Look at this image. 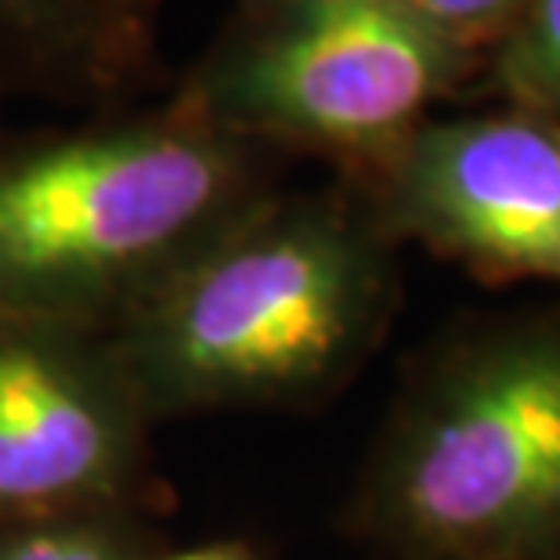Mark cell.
I'll use <instances>...</instances> for the list:
<instances>
[{
  "label": "cell",
  "instance_id": "1",
  "mask_svg": "<svg viewBox=\"0 0 560 560\" xmlns=\"http://www.w3.org/2000/svg\"><path fill=\"white\" fill-rule=\"evenodd\" d=\"M390 240L343 196L271 192L109 332L149 420L340 387L384 337Z\"/></svg>",
  "mask_w": 560,
  "mask_h": 560
},
{
  "label": "cell",
  "instance_id": "12",
  "mask_svg": "<svg viewBox=\"0 0 560 560\" xmlns=\"http://www.w3.org/2000/svg\"><path fill=\"white\" fill-rule=\"evenodd\" d=\"M279 4H296V0H243V11H257V8H279Z\"/></svg>",
  "mask_w": 560,
  "mask_h": 560
},
{
  "label": "cell",
  "instance_id": "9",
  "mask_svg": "<svg viewBox=\"0 0 560 560\" xmlns=\"http://www.w3.org/2000/svg\"><path fill=\"white\" fill-rule=\"evenodd\" d=\"M499 40L495 77L514 109L560 127V0H528Z\"/></svg>",
  "mask_w": 560,
  "mask_h": 560
},
{
  "label": "cell",
  "instance_id": "13",
  "mask_svg": "<svg viewBox=\"0 0 560 560\" xmlns=\"http://www.w3.org/2000/svg\"><path fill=\"white\" fill-rule=\"evenodd\" d=\"M135 4H141V8H149V11H156V4H160V0H135Z\"/></svg>",
  "mask_w": 560,
  "mask_h": 560
},
{
  "label": "cell",
  "instance_id": "3",
  "mask_svg": "<svg viewBox=\"0 0 560 560\" xmlns=\"http://www.w3.org/2000/svg\"><path fill=\"white\" fill-rule=\"evenodd\" d=\"M354 532L390 560H560V322L470 329L420 365Z\"/></svg>",
  "mask_w": 560,
  "mask_h": 560
},
{
  "label": "cell",
  "instance_id": "4",
  "mask_svg": "<svg viewBox=\"0 0 560 560\" xmlns=\"http://www.w3.org/2000/svg\"><path fill=\"white\" fill-rule=\"evenodd\" d=\"M467 66L470 51L401 0H296L240 11L171 102L268 156L307 149L365 171Z\"/></svg>",
  "mask_w": 560,
  "mask_h": 560
},
{
  "label": "cell",
  "instance_id": "10",
  "mask_svg": "<svg viewBox=\"0 0 560 560\" xmlns=\"http://www.w3.org/2000/svg\"><path fill=\"white\" fill-rule=\"evenodd\" d=\"M401 4L463 51H474L485 40L503 37L528 0H401Z\"/></svg>",
  "mask_w": 560,
  "mask_h": 560
},
{
  "label": "cell",
  "instance_id": "7",
  "mask_svg": "<svg viewBox=\"0 0 560 560\" xmlns=\"http://www.w3.org/2000/svg\"><path fill=\"white\" fill-rule=\"evenodd\" d=\"M152 73V11L135 0H0V102L109 113Z\"/></svg>",
  "mask_w": 560,
  "mask_h": 560
},
{
  "label": "cell",
  "instance_id": "11",
  "mask_svg": "<svg viewBox=\"0 0 560 560\" xmlns=\"http://www.w3.org/2000/svg\"><path fill=\"white\" fill-rule=\"evenodd\" d=\"M141 560H260V553L243 539H210V542L182 546V550H152Z\"/></svg>",
  "mask_w": 560,
  "mask_h": 560
},
{
  "label": "cell",
  "instance_id": "8",
  "mask_svg": "<svg viewBox=\"0 0 560 560\" xmlns=\"http://www.w3.org/2000/svg\"><path fill=\"white\" fill-rule=\"evenodd\" d=\"M160 550L149 510H98L0 524V560H141Z\"/></svg>",
  "mask_w": 560,
  "mask_h": 560
},
{
  "label": "cell",
  "instance_id": "5",
  "mask_svg": "<svg viewBox=\"0 0 560 560\" xmlns=\"http://www.w3.org/2000/svg\"><path fill=\"white\" fill-rule=\"evenodd\" d=\"M152 427L109 332L0 318V524L149 510Z\"/></svg>",
  "mask_w": 560,
  "mask_h": 560
},
{
  "label": "cell",
  "instance_id": "2",
  "mask_svg": "<svg viewBox=\"0 0 560 560\" xmlns=\"http://www.w3.org/2000/svg\"><path fill=\"white\" fill-rule=\"evenodd\" d=\"M271 192L268 152L171 98L0 130V318L113 332Z\"/></svg>",
  "mask_w": 560,
  "mask_h": 560
},
{
  "label": "cell",
  "instance_id": "6",
  "mask_svg": "<svg viewBox=\"0 0 560 560\" xmlns=\"http://www.w3.org/2000/svg\"><path fill=\"white\" fill-rule=\"evenodd\" d=\"M390 243L412 240L485 276L560 279V127L510 109L423 120L365 166Z\"/></svg>",
  "mask_w": 560,
  "mask_h": 560
}]
</instances>
